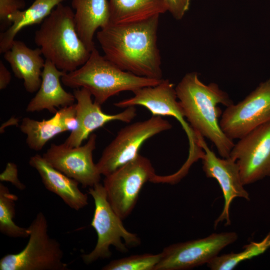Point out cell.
Masks as SVG:
<instances>
[{"label":"cell","instance_id":"6da1fadb","mask_svg":"<svg viewBox=\"0 0 270 270\" xmlns=\"http://www.w3.org/2000/svg\"><path fill=\"white\" fill-rule=\"evenodd\" d=\"M160 16L100 28L96 38L105 58L122 70L140 76L162 79L157 45Z\"/></svg>","mask_w":270,"mask_h":270},{"label":"cell","instance_id":"7a4b0ae2","mask_svg":"<svg viewBox=\"0 0 270 270\" xmlns=\"http://www.w3.org/2000/svg\"><path fill=\"white\" fill-rule=\"evenodd\" d=\"M176 90L185 118L195 132L211 141L222 158L230 157L234 144L223 132L219 118L222 110L234 104L228 94L214 82L206 84L196 72L186 74L176 86Z\"/></svg>","mask_w":270,"mask_h":270},{"label":"cell","instance_id":"3957f363","mask_svg":"<svg viewBox=\"0 0 270 270\" xmlns=\"http://www.w3.org/2000/svg\"><path fill=\"white\" fill-rule=\"evenodd\" d=\"M34 40L46 60L66 72L81 66L90 54L78 34L74 12L62 3L42 22Z\"/></svg>","mask_w":270,"mask_h":270},{"label":"cell","instance_id":"277c9868","mask_svg":"<svg viewBox=\"0 0 270 270\" xmlns=\"http://www.w3.org/2000/svg\"><path fill=\"white\" fill-rule=\"evenodd\" d=\"M162 79L140 76L124 70L101 55L94 48L86 62L75 70L66 72L62 84L70 88H84L100 106L122 92L132 91L159 84Z\"/></svg>","mask_w":270,"mask_h":270},{"label":"cell","instance_id":"5b68a950","mask_svg":"<svg viewBox=\"0 0 270 270\" xmlns=\"http://www.w3.org/2000/svg\"><path fill=\"white\" fill-rule=\"evenodd\" d=\"M88 193L94 202V212L90 224L96 232L98 240L94 249L82 256L84 262L88 264L100 258H109L112 255L110 250L111 246L124 253L128 252V247L138 246L140 238L124 226L122 220L108 201L103 184L99 182L90 187Z\"/></svg>","mask_w":270,"mask_h":270},{"label":"cell","instance_id":"8992f818","mask_svg":"<svg viewBox=\"0 0 270 270\" xmlns=\"http://www.w3.org/2000/svg\"><path fill=\"white\" fill-rule=\"evenodd\" d=\"M29 240L16 254L5 255L0 260V270H67L64 252L58 240L48 234V223L39 212L28 228Z\"/></svg>","mask_w":270,"mask_h":270},{"label":"cell","instance_id":"52a82bcc","mask_svg":"<svg viewBox=\"0 0 270 270\" xmlns=\"http://www.w3.org/2000/svg\"><path fill=\"white\" fill-rule=\"evenodd\" d=\"M156 175L150 160L139 154L105 176L103 186L108 201L122 220L134 210L144 184Z\"/></svg>","mask_w":270,"mask_h":270},{"label":"cell","instance_id":"ba28073f","mask_svg":"<svg viewBox=\"0 0 270 270\" xmlns=\"http://www.w3.org/2000/svg\"><path fill=\"white\" fill-rule=\"evenodd\" d=\"M172 128L171 124L162 116H152L122 128L96 164L100 173L106 176L133 160L139 155V150L146 140Z\"/></svg>","mask_w":270,"mask_h":270},{"label":"cell","instance_id":"9c48e42d","mask_svg":"<svg viewBox=\"0 0 270 270\" xmlns=\"http://www.w3.org/2000/svg\"><path fill=\"white\" fill-rule=\"evenodd\" d=\"M133 93L134 96L116 102L114 106L118 108L141 106L147 108L152 116L175 118L180 122L188 138L190 148L187 160L193 163L201 158L203 150L194 130L185 120L173 84L168 80L163 79L156 86L144 87Z\"/></svg>","mask_w":270,"mask_h":270},{"label":"cell","instance_id":"30bf717a","mask_svg":"<svg viewBox=\"0 0 270 270\" xmlns=\"http://www.w3.org/2000/svg\"><path fill=\"white\" fill-rule=\"evenodd\" d=\"M238 238L234 232L213 233L205 238L165 248L155 270H184L207 264Z\"/></svg>","mask_w":270,"mask_h":270},{"label":"cell","instance_id":"8fae6325","mask_svg":"<svg viewBox=\"0 0 270 270\" xmlns=\"http://www.w3.org/2000/svg\"><path fill=\"white\" fill-rule=\"evenodd\" d=\"M270 121V78L236 104L227 106L220 125L230 139H240L258 126Z\"/></svg>","mask_w":270,"mask_h":270},{"label":"cell","instance_id":"7c38bea8","mask_svg":"<svg viewBox=\"0 0 270 270\" xmlns=\"http://www.w3.org/2000/svg\"><path fill=\"white\" fill-rule=\"evenodd\" d=\"M230 158L236 162L244 186L270 176V121L239 139Z\"/></svg>","mask_w":270,"mask_h":270},{"label":"cell","instance_id":"4fadbf2b","mask_svg":"<svg viewBox=\"0 0 270 270\" xmlns=\"http://www.w3.org/2000/svg\"><path fill=\"white\" fill-rule=\"evenodd\" d=\"M96 140V134H92L82 146L68 147L64 144H52L42 156L54 168L83 187H92L100 182L101 176L92 159Z\"/></svg>","mask_w":270,"mask_h":270},{"label":"cell","instance_id":"5bb4252c","mask_svg":"<svg viewBox=\"0 0 270 270\" xmlns=\"http://www.w3.org/2000/svg\"><path fill=\"white\" fill-rule=\"evenodd\" d=\"M198 142L204 150L202 158V170L208 178H215L218 182L223 194V210L214 222L216 228L220 222L226 220V226L231 224L230 218V208L233 200L241 198L250 200L248 192L244 189L236 162L230 158H220L208 148L204 137L196 132Z\"/></svg>","mask_w":270,"mask_h":270},{"label":"cell","instance_id":"9a60e30c","mask_svg":"<svg viewBox=\"0 0 270 270\" xmlns=\"http://www.w3.org/2000/svg\"><path fill=\"white\" fill-rule=\"evenodd\" d=\"M73 94L76 101L77 124L63 143L68 147L81 146L93 131L110 122L120 120L130 122L136 115L134 106L126 108L124 111L114 114L104 113L100 104L92 102L91 93L84 88H74Z\"/></svg>","mask_w":270,"mask_h":270},{"label":"cell","instance_id":"2e32d148","mask_svg":"<svg viewBox=\"0 0 270 270\" xmlns=\"http://www.w3.org/2000/svg\"><path fill=\"white\" fill-rule=\"evenodd\" d=\"M76 112L74 104L60 108L48 120L40 121L27 117L24 118L20 128L26 135V142L29 148L39 151L54 136L75 129L77 124Z\"/></svg>","mask_w":270,"mask_h":270},{"label":"cell","instance_id":"e0dca14e","mask_svg":"<svg viewBox=\"0 0 270 270\" xmlns=\"http://www.w3.org/2000/svg\"><path fill=\"white\" fill-rule=\"evenodd\" d=\"M29 164L39 174L45 188L55 194L70 208L79 210L88 204V197L78 188V182L52 166L40 154L32 156Z\"/></svg>","mask_w":270,"mask_h":270},{"label":"cell","instance_id":"ac0fdd59","mask_svg":"<svg viewBox=\"0 0 270 270\" xmlns=\"http://www.w3.org/2000/svg\"><path fill=\"white\" fill-rule=\"evenodd\" d=\"M60 70L50 61L46 60L42 74V82L35 96L28 104L26 112H40L47 110L55 114L56 108L74 104V96L66 92L62 87L60 80L66 74Z\"/></svg>","mask_w":270,"mask_h":270},{"label":"cell","instance_id":"d6986e66","mask_svg":"<svg viewBox=\"0 0 270 270\" xmlns=\"http://www.w3.org/2000/svg\"><path fill=\"white\" fill-rule=\"evenodd\" d=\"M40 48H28L24 42L14 40L10 50L4 53V58L10 64L14 76L24 80L26 92L38 91L42 82V74L46 60L42 57Z\"/></svg>","mask_w":270,"mask_h":270},{"label":"cell","instance_id":"ffe728a7","mask_svg":"<svg viewBox=\"0 0 270 270\" xmlns=\"http://www.w3.org/2000/svg\"><path fill=\"white\" fill-rule=\"evenodd\" d=\"M75 10L74 20L78 34L91 52L94 48L93 39L96 32L110 24L108 0H72Z\"/></svg>","mask_w":270,"mask_h":270},{"label":"cell","instance_id":"44dd1931","mask_svg":"<svg viewBox=\"0 0 270 270\" xmlns=\"http://www.w3.org/2000/svg\"><path fill=\"white\" fill-rule=\"evenodd\" d=\"M64 0H35L25 10L10 15V26L0 34V52L4 53L12 47L18 32L25 27L42 23L53 10Z\"/></svg>","mask_w":270,"mask_h":270},{"label":"cell","instance_id":"7402d4cb","mask_svg":"<svg viewBox=\"0 0 270 270\" xmlns=\"http://www.w3.org/2000/svg\"><path fill=\"white\" fill-rule=\"evenodd\" d=\"M110 24H124L150 19L168 11L164 0H108Z\"/></svg>","mask_w":270,"mask_h":270},{"label":"cell","instance_id":"603a6c76","mask_svg":"<svg viewBox=\"0 0 270 270\" xmlns=\"http://www.w3.org/2000/svg\"><path fill=\"white\" fill-rule=\"evenodd\" d=\"M270 248V232L260 242H252L243 247L242 251L217 256L207 266L212 270H232L241 262L264 253Z\"/></svg>","mask_w":270,"mask_h":270},{"label":"cell","instance_id":"cb8c5ba5","mask_svg":"<svg viewBox=\"0 0 270 270\" xmlns=\"http://www.w3.org/2000/svg\"><path fill=\"white\" fill-rule=\"evenodd\" d=\"M17 196L12 194L8 188L0 184V232L4 234L14 238L29 236L28 228L19 226L14 222L15 202Z\"/></svg>","mask_w":270,"mask_h":270},{"label":"cell","instance_id":"d4e9b609","mask_svg":"<svg viewBox=\"0 0 270 270\" xmlns=\"http://www.w3.org/2000/svg\"><path fill=\"white\" fill-rule=\"evenodd\" d=\"M162 254H144L114 260L102 268L103 270H155Z\"/></svg>","mask_w":270,"mask_h":270},{"label":"cell","instance_id":"484cf974","mask_svg":"<svg viewBox=\"0 0 270 270\" xmlns=\"http://www.w3.org/2000/svg\"><path fill=\"white\" fill-rule=\"evenodd\" d=\"M25 6L24 0H0V30L4 32L10 26L8 21L10 15L22 10Z\"/></svg>","mask_w":270,"mask_h":270},{"label":"cell","instance_id":"4316f807","mask_svg":"<svg viewBox=\"0 0 270 270\" xmlns=\"http://www.w3.org/2000/svg\"><path fill=\"white\" fill-rule=\"evenodd\" d=\"M168 11L177 20L183 18L188 10L191 0H164Z\"/></svg>","mask_w":270,"mask_h":270},{"label":"cell","instance_id":"83f0119b","mask_svg":"<svg viewBox=\"0 0 270 270\" xmlns=\"http://www.w3.org/2000/svg\"><path fill=\"white\" fill-rule=\"evenodd\" d=\"M0 180L10 182L19 190L25 188V186L18 179V168L14 163L7 164L5 170L0 174Z\"/></svg>","mask_w":270,"mask_h":270},{"label":"cell","instance_id":"f1b7e54d","mask_svg":"<svg viewBox=\"0 0 270 270\" xmlns=\"http://www.w3.org/2000/svg\"><path fill=\"white\" fill-rule=\"evenodd\" d=\"M11 74L2 62H0V90L6 88L11 80Z\"/></svg>","mask_w":270,"mask_h":270}]
</instances>
